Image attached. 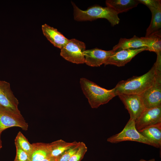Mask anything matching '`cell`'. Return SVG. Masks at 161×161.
I'll use <instances>...</instances> for the list:
<instances>
[{"instance_id": "23", "label": "cell", "mask_w": 161, "mask_h": 161, "mask_svg": "<svg viewBox=\"0 0 161 161\" xmlns=\"http://www.w3.org/2000/svg\"><path fill=\"white\" fill-rule=\"evenodd\" d=\"M80 142L67 149L59 156L57 157L58 161H68L78 148Z\"/></svg>"}, {"instance_id": "22", "label": "cell", "mask_w": 161, "mask_h": 161, "mask_svg": "<svg viewBox=\"0 0 161 161\" xmlns=\"http://www.w3.org/2000/svg\"><path fill=\"white\" fill-rule=\"evenodd\" d=\"M87 150V148L83 142H80L77 151L72 155L68 161H80Z\"/></svg>"}, {"instance_id": "11", "label": "cell", "mask_w": 161, "mask_h": 161, "mask_svg": "<svg viewBox=\"0 0 161 161\" xmlns=\"http://www.w3.org/2000/svg\"><path fill=\"white\" fill-rule=\"evenodd\" d=\"M19 102L14 96L10 83L0 80V105L13 112L20 114L18 108Z\"/></svg>"}, {"instance_id": "14", "label": "cell", "mask_w": 161, "mask_h": 161, "mask_svg": "<svg viewBox=\"0 0 161 161\" xmlns=\"http://www.w3.org/2000/svg\"><path fill=\"white\" fill-rule=\"evenodd\" d=\"M146 47L144 37L140 38L134 35L132 38L129 39L121 38L118 43L113 47L112 50L115 52L122 49H137Z\"/></svg>"}, {"instance_id": "4", "label": "cell", "mask_w": 161, "mask_h": 161, "mask_svg": "<svg viewBox=\"0 0 161 161\" xmlns=\"http://www.w3.org/2000/svg\"><path fill=\"white\" fill-rule=\"evenodd\" d=\"M157 68L155 79L152 85L140 95L145 109L161 106V61L155 62Z\"/></svg>"}, {"instance_id": "24", "label": "cell", "mask_w": 161, "mask_h": 161, "mask_svg": "<svg viewBox=\"0 0 161 161\" xmlns=\"http://www.w3.org/2000/svg\"><path fill=\"white\" fill-rule=\"evenodd\" d=\"M139 3L142 4L149 8H152L155 9H161L160 0H137Z\"/></svg>"}, {"instance_id": "15", "label": "cell", "mask_w": 161, "mask_h": 161, "mask_svg": "<svg viewBox=\"0 0 161 161\" xmlns=\"http://www.w3.org/2000/svg\"><path fill=\"white\" fill-rule=\"evenodd\" d=\"M105 3L107 7L112 9L118 14L129 11L139 4L137 0H107Z\"/></svg>"}, {"instance_id": "7", "label": "cell", "mask_w": 161, "mask_h": 161, "mask_svg": "<svg viewBox=\"0 0 161 161\" xmlns=\"http://www.w3.org/2000/svg\"><path fill=\"white\" fill-rule=\"evenodd\" d=\"M17 127L27 131L28 125L21 114L15 113L2 106H0V135L8 128Z\"/></svg>"}, {"instance_id": "16", "label": "cell", "mask_w": 161, "mask_h": 161, "mask_svg": "<svg viewBox=\"0 0 161 161\" xmlns=\"http://www.w3.org/2000/svg\"><path fill=\"white\" fill-rule=\"evenodd\" d=\"M141 134L149 139L154 147H161V123L153 125L138 131Z\"/></svg>"}, {"instance_id": "3", "label": "cell", "mask_w": 161, "mask_h": 161, "mask_svg": "<svg viewBox=\"0 0 161 161\" xmlns=\"http://www.w3.org/2000/svg\"><path fill=\"white\" fill-rule=\"evenodd\" d=\"M80 83L83 92L92 108H97L108 103L116 96L114 88L106 89L85 78L80 79Z\"/></svg>"}, {"instance_id": "19", "label": "cell", "mask_w": 161, "mask_h": 161, "mask_svg": "<svg viewBox=\"0 0 161 161\" xmlns=\"http://www.w3.org/2000/svg\"><path fill=\"white\" fill-rule=\"evenodd\" d=\"M152 17L151 23L146 30L145 37H147L156 33L161 31V9L149 8Z\"/></svg>"}, {"instance_id": "10", "label": "cell", "mask_w": 161, "mask_h": 161, "mask_svg": "<svg viewBox=\"0 0 161 161\" xmlns=\"http://www.w3.org/2000/svg\"><path fill=\"white\" fill-rule=\"evenodd\" d=\"M145 50H147L146 47L124 49L114 52L104 64L113 65L118 67L124 66L137 54Z\"/></svg>"}, {"instance_id": "6", "label": "cell", "mask_w": 161, "mask_h": 161, "mask_svg": "<svg viewBox=\"0 0 161 161\" xmlns=\"http://www.w3.org/2000/svg\"><path fill=\"white\" fill-rule=\"evenodd\" d=\"M86 45L83 42L75 39L69 40L61 49L60 55L64 59L72 63L82 64L85 63L83 54Z\"/></svg>"}, {"instance_id": "2", "label": "cell", "mask_w": 161, "mask_h": 161, "mask_svg": "<svg viewBox=\"0 0 161 161\" xmlns=\"http://www.w3.org/2000/svg\"><path fill=\"white\" fill-rule=\"evenodd\" d=\"M74 8V19L78 21H92L98 18L106 19L112 26L118 24L120 19L118 14L111 8L95 5L83 10L72 2Z\"/></svg>"}, {"instance_id": "28", "label": "cell", "mask_w": 161, "mask_h": 161, "mask_svg": "<svg viewBox=\"0 0 161 161\" xmlns=\"http://www.w3.org/2000/svg\"><path fill=\"white\" fill-rule=\"evenodd\" d=\"M1 135H0V150L2 147V141L1 138Z\"/></svg>"}, {"instance_id": "12", "label": "cell", "mask_w": 161, "mask_h": 161, "mask_svg": "<svg viewBox=\"0 0 161 161\" xmlns=\"http://www.w3.org/2000/svg\"><path fill=\"white\" fill-rule=\"evenodd\" d=\"M114 52L112 50L106 51L97 48L85 50L83 52L85 63L91 66H100Z\"/></svg>"}, {"instance_id": "1", "label": "cell", "mask_w": 161, "mask_h": 161, "mask_svg": "<svg viewBox=\"0 0 161 161\" xmlns=\"http://www.w3.org/2000/svg\"><path fill=\"white\" fill-rule=\"evenodd\" d=\"M157 66L155 63L147 73L140 76H134L119 82L114 88L115 96L122 95H140L154 82Z\"/></svg>"}, {"instance_id": "17", "label": "cell", "mask_w": 161, "mask_h": 161, "mask_svg": "<svg viewBox=\"0 0 161 161\" xmlns=\"http://www.w3.org/2000/svg\"><path fill=\"white\" fill-rule=\"evenodd\" d=\"M33 149L30 155L29 161H41L49 157V143H37L32 144Z\"/></svg>"}, {"instance_id": "27", "label": "cell", "mask_w": 161, "mask_h": 161, "mask_svg": "<svg viewBox=\"0 0 161 161\" xmlns=\"http://www.w3.org/2000/svg\"><path fill=\"white\" fill-rule=\"evenodd\" d=\"M139 161H155L154 159H152L149 160H145L144 159H141Z\"/></svg>"}, {"instance_id": "29", "label": "cell", "mask_w": 161, "mask_h": 161, "mask_svg": "<svg viewBox=\"0 0 161 161\" xmlns=\"http://www.w3.org/2000/svg\"><path fill=\"white\" fill-rule=\"evenodd\" d=\"M1 106L0 105V106Z\"/></svg>"}, {"instance_id": "26", "label": "cell", "mask_w": 161, "mask_h": 161, "mask_svg": "<svg viewBox=\"0 0 161 161\" xmlns=\"http://www.w3.org/2000/svg\"><path fill=\"white\" fill-rule=\"evenodd\" d=\"M41 161H58L57 157H48Z\"/></svg>"}, {"instance_id": "9", "label": "cell", "mask_w": 161, "mask_h": 161, "mask_svg": "<svg viewBox=\"0 0 161 161\" xmlns=\"http://www.w3.org/2000/svg\"><path fill=\"white\" fill-rule=\"evenodd\" d=\"M130 115V118L135 121L145 110L142 98L140 95H122L118 96Z\"/></svg>"}, {"instance_id": "8", "label": "cell", "mask_w": 161, "mask_h": 161, "mask_svg": "<svg viewBox=\"0 0 161 161\" xmlns=\"http://www.w3.org/2000/svg\"><path fill=\"white\" fill-rule=\"evenodd\" d=\"M160 123H161V106L145 109L135 120V127L138 131Z\"/></svg>"}, {"instance_id": "13", "label": "cell", "mask_w": 161, "mask_h": 161, "mask_svg": "<svg viewBox=\"0 0 161 161\" xmlns=\"http://www.w3.org/2000/svg\"><path fill=\"white\" fill-rule=\"evenodd\" d=\"M41 28L44 35L56 47L61 49L69 40L56 29L47 24L42 25Z\"/></svg>"}, {"instance_id": "21", "label": "cell", "mask_w": 161, "mask_h": 161, "mask_svg": "<svg viewBox=\"0 0 161 161\" xmlns=\"http://www.w3.org/2000/svg\"><path fill=\"white\" fill-rule=\"evenodd\" d=\"M15 146L24 150L29 155L33 149L32 144H30L28 140L21 131L17 134L15 140Z\"/></svg>"}, {"instance_id": "5", "label": "cell", "mask_w": 161, "mask_h": 161, "mask_svg": "<svg viewBox=\"0 0 161 161\" xmlns=\"http://www.w3.org/2000/svg\"><path fill=\"white\" fill-rule=\"evenodd\" d=\"M127 141L137 142L154 147V144L149 139L143 136L136 129L135 121L131 118L122 131L107 139L108 142L113 143Z\"/></svg>"}, {"instance_id": "20", "label": "cell", "mask_w": 161, "mask_h": 161, "mask_svg": "<svg viewBox=\"0 0 161 161\" xmlns=\"http://www.w3.org/2000/svg\"><path fill=\"white\" fill-rule=\"evenodd\" d=\"M147 51L154 52L157 54L161 53V32L154 34L149 36L144 37Z\"/></svg>"}, {"instance_id": "18", "label": "cell", "mask_w": 161, "mask_h": 161, "mask_svg": "<svg viewBox=\"0 0 161 161\" xmlns=\"http://www.w3.org/2000/svg\"><path fill=\"white\" fill-rule=\"evenodd\" d=\"M78 142L74 141L69 143L60 140L49 143V157H57L59 156L67 149L77 145Z\"/></svg>"}, {"instance_id": "25", "label": "cell", "mask_w": 161, "mask_h": 161, "mask_svg": "<svg viewBox=\"0 0 161 161\" xmlns=\"http://www.w3.org/2000/svg\"><path fill=\"white\" fill-rule=\"evenodd\" d=\"M16 147V155L14 161H29V155L18 147Z\"/></svg>"}]
</instances>
